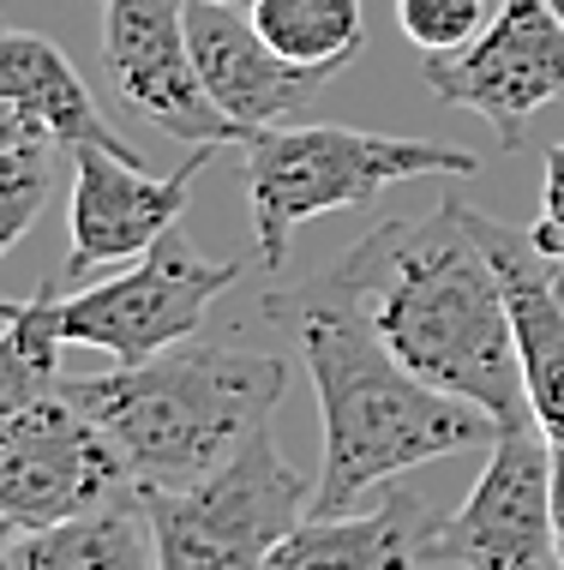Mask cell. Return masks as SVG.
Instances as JSON below:
<instances>
[{"label":"cell","mask_w":564,"mask_h":570,"mask_svg":"<svg viewBox=\"0 0 564 570\" xmlns=\"http://www.w3.org/2000/svg\"><path fill=\"white\" fill-rule=\"evenodd\" d=\"M318 283L355 301L385 336V348L433 391L493 414L498 433L535 426L511 295L475 205L445 198L426 217L378 223L367 240L330 258Z\"/></svg>","instance_id":"cell-1"},{"label":"cell","mask_w":564,"mask_h":570,"mask_svg":"<svg viewBox=\"0 0 564 570\" xmlns=\"http://www.w3.org/2000/svg\"><path fill=\"white\" fill-rule=\"evenodd\" d=\"M265 318H277L295 336L318 391V421H325V462H318L307 517H348L360 492L385 487L420 462L498 439L493 414L415 379L385 348L373 318L318 276L270 295Z\"/></svg>","instance_id":"cell-2"},{"label":"cell","mask_w":564,"mask_h":570,"mask_svg":"<svg viewBox=\"0 0 564 570\" xmlns=\"http://www.w3.org/2000/svg\"><path fill=\"white\" fill-rule=\"evenodd\" d=\"M288 366L277 354L192 336L139 366L60 379V396L109 433L132 487H198L277 421Z\"/></svg>","instance_id":"cell-3"},{"label":"cell","mask_w":564,"mask_h":570,"mask_svg":"<svg viewBox=\"0 0 564 570\" xmlns=\"http://www.w3.org/2000/svg\"><path fill=\"white\" fill-rule=\"evenodd\" d=\"M426 175H481V157L438 145V138L325 127V120L253 127L240 138V187H247L253 210L258 265L283 271L288 240L325 210H360L396 180H426Z\"/></svg>","instance_id":"cell-4"},{"label":"cell","mask_w":564,"mask_h":570,"mask_svg":"<svg viewBox=\"0 0 564 570\" xmlns=\"http://www.w3.org/2000/svg\"><path fill=\"white\" fill-rule=\"evenodd\" d=\"M157 570H265L277 541L307 517L313 487L277 451V433L247 439L198 487H139Z\"/></svg>","instance_id":"cell-5"},{"label":"cell","mask_w":564,"mask_h":570,"mask_svg":"<svg viewBox=\"0 0 564 570\" xmlns=\"http://www.w3.org/2000/svg\"><path fill=\"white\" fill-rule=\"evenodd\" d=\"M235 283H240V258H205L180 228H169L132 271H120L97 288H79V295L55 288L49 325L67 348L79 343L109 354L115 366H139L150 354L187 343Z\"/></svg>","instance_id":"cell-6"},{"label":"cell","mask_w":564,"mask_h":570,"mask_svg":"<svg viewBox=\"0 0 564 570\" xmlns=\"http://www.w3.org/2000/svg\"><path fill=\"white\" fill-rule=\"evenodd\" d=\"M420 564L456 570H564L553 534V451L535 426L493 439L481 481L445 522H426Z\"/></svg>","instance_id":"cell-7"},{"label":"cell","mask_w":564,"mask_h":570,"mask_svg":"<svg viewBox=\"0 0 564 570\" xmlns=\"http://www.w3.org/2000/svg\"><path fill=\"white\" fill-rule=\"evenodd\" d=\"M132 492V474L85 409L42 396L19 421L0 426V517L19 529H55L97 504Z\"/></svg>","instance_id":"cell-8"},{"label":"cell","mask_w":564,"mask_h":570,"mask_svg":"<svg viewBox=\"0 0 564 570\" xmlns=\"http://www.w3.org/2000/svg\"><path fill=\"white\" fill-rule=\"evenodd\" d=\"M102 72L132 115L187 145L217 150L247 138V127L228 120L198 79L187 0H102Z\"/></svg>","instance_id":"cell-9"},{"label":"cell","mask_w":564,"mask_h":570,"mask_svg":"<svg viewBox=\"0 0 564 570\" xmlns=\"http://www.w3.org/2000/svg\"><path fill=\"white\" fill-rule=\"evenodd\" d=\"M426 90L451 109L493 120L516 145L523 120L564 97V19L553 0H505L493 24L456 55H426Z\"/></svg>","instance_id":"cell-10"},{"label":"cell","mask_w":564,"mask_h":570,"mask_svg":"<svg viewBox=\"0 0 564 570\" xmlns=\"http://www.w3.org/2000/svg\"><path fill=\"white\" fill-rule=\"evenodd\" d=\"M205 157L210 145H192V157L180 168L145 175V163H127L115 150H72V210H67L72 240H67L60 283H79V276L102 265L145 258L169 228H180Z\"/></svg>","instance_id":"cell-11"},{"label":"cell","mask_w":564,"mask_h":570,"mask_svg":"<svg viewBox=\"0 0 564 570\" xmlns=\"http://www.w3.org/2000/svg\"><path fill=\"white\" fill-rule=\"evenodd\" d=\"M187 37H192V60H198L205 90L247 132L300 120V109L337 72V67H295L288 55H277L235 0H187Z\"/></svg>","instance_id":"cell-12"},{"label":"cell","mask_w":564,"mask_h":570,"mask_svg":"<svg viewBox=\"0 0 564 570\" xmlns=\"http://www.w3.org/2000/svg\"><path fill=\"white\" fill-rule=\"evenodd\" d=\"M481 235L493 246V265L511 295V325H516V354H523L535 433L546 439L553 456H564V283L541 258L535 240L505 228L498 217H486V210H481Z\"/></svg>","instance_id":"cell-13"},{"label":"cell","mask_w":564,"mask_h":570,"mask_svg":"<svg viewBox=\"0 0 564 570\" xmlns=\"http://www.w3.org/2000/svg\"><path fill=\"white\" fill-rule=\"evenodd\" d=\"M0 97L19 109L30 138H49L60 150H115V157H127V163H145L139 150L109 127V115L97 109V97L85 90L79 67H72L49 37H37V30L0 24Z\"/></svg>","instance_id":"cell-14"},{"label":"cell","mask_w":564,"mask_h":570,"mask_svg":"<svg viewBox=\"0 0 564 570\" xmlns=\"http://www.w3.org/2000/svg\"><path fill=\"white\" fill-rule=\"evenodd\" d=\"M420 499L390 492L360 517H300L265 570H420Z\"/></svg>","instance_id":"cell-15"},{"label":"cell","mask_w":564,"mask_h":570,"mask_svg":"<svg viewBox=\"0 0 564 570\" xmlns=\"http://www.w3.org/2000/svg\"><path fill=\"white\" fill-rule=\"evenodd\" d=\"M12 570H157V541H150L139 487L55 529H24Z\"/></svg>","instance_id":"cell-16"},{"label":"cell","mask_w":564,"mask_h":570,"mask_svg":"<svg viewBox=\"0 0 564 570\" xmlns=\"http://www.w3.org/2000/svg\"><path fill=\"white\" fill-rule=\"evenodd\" d=\"M60 271L30 301H0V426L60 391V336L49 325Z\"/></svg>","instance_id":"cell-17"},{"label":"cell","mask_w":564,"mask_h":570,"mask_svg":"<svg viewBox=\"0 0 564 570\" xmlns=\"http://www.w3.org/2000/svg\"><path fill=\"white\" fill-rule=\"evenodd\" d=\"M247 19L258 37L295 67H348L367 49V24H360V0H247Z\"/></svg>","instance_id":"cell-18"},{"label":"cell","mask_w":564,"mask_h":570,"mask_svg":"<svg viewBox=\"0 0 564 570\" xmlns=\"http://www.w3.org/2000/svg\"><path fill=\"white\" fill-rule=\"evenodd\" d=\"M55 150L49 138H24V145L0 150V253L30 235L55 193Z\"/></svg>","instance_id":"cell-19"},{"label":"cell","mask_w":564,"mask_h":570,"mask_svg":"<svg viewBox=\"0 0 564 570\" xmlns=\"http://www.w3.org/2000/svg\"><path fill=\"white\" fill-rule=\"evenodd\" d=\"M396 30L420 55H456L486 30V0H396Z\"/></svg>","instance_id":"cell-20"},{"label":"cell","mask_w":564,"mask_h":570,"mask_svg":"<svg viewBox=\"0 0 564 570\" xmlns=\"http://www.w3.org/2000/svg\"><path fill=\"white\" fill-rule=\"evenodd\" d=\"M528 240L541 246V258L558 271L564 283V145L546 150V175H541V217L528 228Z\"/></svg>","instance_id":"cell-21"},{"label":"cell","mask_w":564,"mask_h":570,"mask_svg":"<svg viewBox=\"0 0 564 570\" xmlns=\"http://www.w3.org/2000/svg\"><path fill=\"white\" fill-rule=\"evenodd\" d=\"M24 138H30V127H24V120H19V109H12L7 97H0V150L24 145Z\"/></svg>","instance_id":"cell-22"},{"label":"cell","mask_w":564,"mask_h":570,"mask_svg":"<svg viewBox=\"0 0 564 570\" xmlns=\"http://www.w3.org/2000/svg\"><path fill=\"white\" fill-rule=\"evenodd\" d=\"M553 534H558V564H564V456H553Z\"/></svg>","instance_id":"cell-23"},{"label":"cell","mask_w":564,"mask_h":570,"mask_svg":"<svg viewBox=\"0 0 564 570\" xmlns=\"http://www.w3.org/2000/svg\"><path fill=\"white\" fill-rule=\"evenodd\" d=\"M19 522H7V517H0V570H12V552H19Z\"/></svg>","instance_id":"cell-24"},{"label":"cell","mask_w":564,"mask_h":570,"mask_svg":"<svg viewBox=\"0 0 564 570\" xmlns=\"http://www.w3.org/2000/svg\"><path fill=\"white\" fill-rule=\"evenodd\" d=\"M553 7H558V19H564V0H553Z\"/></svg>","instance_id":"cell-25"},{"label":"cell","mask_w":564,"mask_h":570,"mask_svg":"<svg viewBox=\"0 0 564 570\" xmlns=\"http://www.w3.org/2000/svg\"><path fill=\"white\" fill-rule=\"evenodd\" d=\"M235 7H240V0H235Z\"/></svg>","instance_id":"cell-26"}]
</instances>
